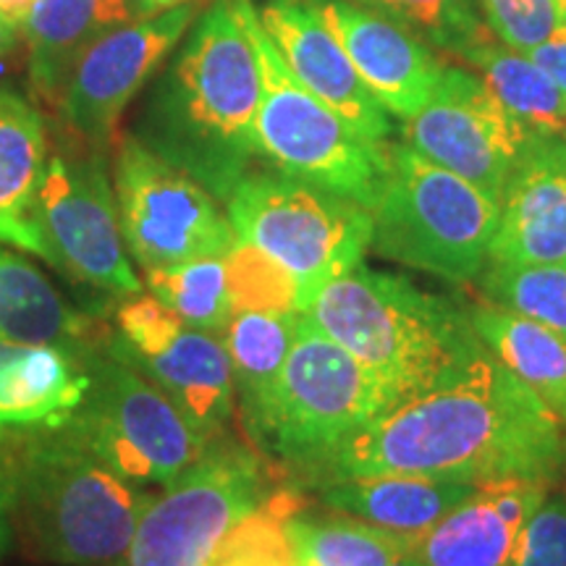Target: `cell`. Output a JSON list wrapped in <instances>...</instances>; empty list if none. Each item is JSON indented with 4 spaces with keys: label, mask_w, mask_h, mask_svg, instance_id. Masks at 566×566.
I'll list each match as a JSON object with an SVG mask.
<instances>
[{
    "label": "cell",
    "mask_w": 566,
    "mask_h": 566,
    "mask_svg": "<svg viewBox=\"0 0 566 566\" xmlns=\"http://www.w3.org/2000/svg\"><path fill=\"white\" fill-rule=\"evenodd\" d=\"M9 446L13 530L40 562L124 566L155 493H142L71 424L19 430Z\"/></svg>",
    "instance_id": "3"
},
{
    "label": "cell",
    "mask_w": 566,
    "mask_h": 566,
    "mask_svg": "<svg viewBox=\"0 0 566 566\" xmlns=\"http://www.w3.org/2000/svg\"><path fill=\"white\" fill-rule=\"evenodd\" d=\"M48 158V129L40 111L0 90V242L38 258H45L38 195Z\"/></svg>",
    "instance_id": "22"
},
{
    "label": "cell",
    "mask_w": 566,
    "mask_h": 566,
    "mask_svg": "<svg viewBox=\"0 0 566 566\" xmlns=\"http://www.w3.org/2000/svg\"><path fill=\"white\" fill-rule=\"evenodd\" d=\"M11 446V443H9ZM13 537V478L9 464V449L0 454V558L11 546Z\"/></svg>",
    "instance_id": "37"
},
{
    "label": "cell",
    "mask_w": 566,
    "mask_h": 566,
    "mask_svg": "<svg viewBox=\"0 0 566 566\" xmlns=\"http://www.w3.org/2000/svg\"><path fill=\"white\" fill-rule=\"evenodd\" d=\"M197 17L200 0L150 19L126 21L90 45L61 101V113L71 129L90 145H108L126 105L150 82Z\"/></svg>",
    "instance_id": "15"
},
{
    "label": "cell",
    "mask_w": 566,
    "mask_h": 566,
    "mask_svg": "<svg viewBox=\"0 0 566 566\" xmlns=\"http://www.w3.org/2000/svg\"><path fill=\"white\" fill-rule=\"evenodd\" d=\"M258 17L275 51L304 87L367 139H388L391 113L365 87L344 45L323 19L317 0H268Z\"/></svg>",
    "instance_id": "17"
},
{
    "label": "cell",
    "mask_w": 566,
    "mask_h": 566,
    "mask_svg": "<svg viewBox=\"0 0 566 566\" xmlns=\"http://www.w3.org/2000/svg\"><path fill=\"white\" fill-rule=\"evenodd\" d=\"M90 352L0 342V422L11 430L66 424L90 394Z\"/></svg>",
    "instance_id": "20"
},
{
    "label": "cell",
    "mask_w": 566,
    "mask_h": 566,
    "mask_svg": "<svg viewBox=\"0 0 566 566\" xmlns=\"http://www.w3.org/2000/svg\"><path fill=\"white\" fill-rule=\"evenodd\" d=\"M95 321L66 302L59 289L34 268L0 247V342L55 344L90 352L105 342Z\"/></svg>",
    "instance_id": "24"
},
{
    "label": "cell",
    "mask_w": 566,
    "mask_h": 566,
    "mask_svg": "<svg viewBox=\"0 0 566 566\" xmlns=\"http://www.w3.org/2000/svg\"><path fill=\"white\" fill-rule=\"evenodd\" d=\"M226 281L233 313L258 310V313H300V286L296 279L258 247L237 239L223 254Z\"/></svg>",
    "instance_id": "32"
},
{
    "label": "cell",
    "mask_w": 566,
    "mask_h": 566,
    "mask_svg": "<svg viewBox=\"0 0 566 566\" xmlns=\"http://www.w3.org/2000/svg\"><path fill=\"white\" fill-rule=\"evenodd\" d=\"M470 323L480 342L546 405L566 428V338L546 325L480 304L470 310Z\"/></svg>",
    "instance_id": "25"
},
{
    "label": "cell",
    "mask_w": 566,
    "mask_h": 566,
    "mask_svg": "<svg viewBox=\"0 0 566 566\" xmlns=\"http://www.w3.org/2000/svg\"><path fill=\"white\" fill-rule=\"evenodd\" d=\"M184 3H197V0H129L134 19L158 17V13L171 11L176 6H184Z\"/></svg>",
    "instance_id": "38"
},
{
    "label": "cell",
    "mask_w": 566,
    "mask_h": 566,
    "mask_svg": "<svg viewBox=\"0 0 566 566\" xmlns=\"http://www.w3.org/2000/svg\"><path fill=\"white\" fill-rule=\"evenodd\" d=\"M13 436H17V430H11L9 424L0 422V454H3V451L9 449V443L13 441Z\"/></svg>",
    "instance_id": "41"
},
{
    "label": "cell",
    "mask_w": 566,
    "mask_h": 566,
    "mask_svg": "<svg viewBox=\"0 0 566 566\" xmlns=\"http://www.w3.org/2000/svg\"><path fill=\"white\" fill-rule=\"evenodd\" d=\"M317 6L375 101L401 122L424 108L443 63L412 27L359 0H317Z\"/></svg>",
    "instance_id": "16"
},
{
    "label": "cell",
    "mask_w": 566,
    "mask_h": 566,
    "mask_svg": "<svg viewBox=\"0 0 566 566\" xmlns=\"http://www.w3.org/2000/svg\"><path fill=\"white\" fill-rule=\"evenodd\" d=\"M525 55L566 92V24L558 27L548 40H543L541 45Z\"/></svg>",
    "instance_id": "36"
},
{
    "label": "cell",
    "mask_w": 566,
    "mask_h": 566,
    "mask_svg": "<svg viewBox=\"0 0 566 566\" xmlns=\"http://www.w3.org/2000/svg\"><path fill=\"white\" fill-rule=\"evenodd\" d=\"M150 294L166 302L184 323L221 336L231 321L233 304L226 281L223 258L189 260L181 265L145 271Z\"/></svg>",
    "instance_id": "29"
},
{
    "label": "cell",
    "mask_w": 566,
    "mask_h": 566,
    "mask_svg": "<svg viewBox=\"0 0 566 566\" xmlns=\"http://www.w3.org/2000/svg\"><path fill=\"white\" fill-rule=\"evenodd\" d=\"M38 231L42 260L59 271L113 294L142 292L101 153H51L38 195Z\"/></svg>",
    "instance_id": "13"
},
{
    "label": "cell",
    "mask_w": 566,
    "mask_h": 566,
    "mask_svg": "<svg viewBox=\"0 0 566 566\" xmlns=\"http://www.w3.org/2000/svg\"><path fill=\"white\" fill-rule=\"evenodd\" d=\"M558 17H562V24H566V0H556Z\"/></svg>",
    "instance_id": "43"
},
{
    "label": "cell",
    "mask_w": 566,
    "mask_h": 566,
    "mask_svg": "<svg viewBox=\"0 0 566 566\" xmlns=\"http://www.w3.org/2000/svg\"><path fill=\"white\" fill-rule=\"evenodd\" d=\"M554 488L522 530L514 566H566V493Z\"/></svg>",
    "instance_id": "35"
},
{
    "label": "cell",
    "mask_w": 566,
    "mask_h": 566,
    "mask_svg": "<svg viewBox=\"0 0 566 566\" xmlns=\"http://www.w3.org/2000/svg\"><path fill=\"white\" fill-rule=\"evenodd\" d=\"M242 242L281 263L300 286V313L328 281L363 265L373 210L286 174H247L226 197Z\"/></svg>",
    "instance_id": "7"
},
{
    "label": "cell",
    "mask_w": 566,
    "mask_h": 566,
    "mask_svg": "<svg viewBox=\"0 0 566 566\" xmlns=\"http://www.w3.org/2000/svg\"><path fill=\"white\" fill-rule=\"evenodd\" d=\"M480 286L495 307L512 310L566 338V263L491 265Z\"/></svg>",
    "instance_id": "31"
},
{
    "label": "cell",
    "mask_w": 566,
    "mask_h": 566,
    "mask_svg": "<svg viewBox=\"0 0 566 566\" xmlns=\"http://www.w3.org/2000/svg\"><path fill=\"white\" fill-rule=\"evenodd\" d=\"M132 19L129 0H38L21 24L38 97L61 108L63 92L84 51Z\"/></svg>",
    "instance_id": "21"
},
{
    "label": "cell",
    "mask_w": 566,
    "mask_h": 566,
    "mask_svg": "<svg viewBox=\"0 0 566 566\" xmlns=\"http://www.w3.org/2000/svg\"><path fill=\"white\" fill-rule=\"evenodd\" d=\"M252 34L263 71L258 111V153L275 171L315 184L373 210L388 171V145L373 142L315 97L292 74L252 13Z\"/></svg>",
    "instance_id": "8"
},
{
    "label": "cell",
    "mask_w": 566,
    "mask_h": 566,
    "mask_svg": "<svg viewBox=\"0 0 566 566\" xmlns=\"http://www.w3.org/2000/svg\"><path fill=\"white\" fill-rule=\"evenodd\" d=\"M250 0H216L153 84L134 137L226 202L258 158L263 71Z\"/></svg>",
    "instance_id": "2"
},
{
    "label": "cell",
    "mask_w": 566,
    "mask_h": 566,
    "mask_svg": "<svg viewBox=\"0 0 566 566\" xmlns=\"http://www.w3.org/2000/svg\"><path fill=\"white\" fill-rule=\"evenodd\" d=\"M302 506L294 491L268 493L252 512L233 522L210 566H302L289 535V520Z\"/></svg>",
    "instance_id": "30"
},
{
    "label": "cell",
    "mask_w": 566,
    "mask_h": 566,
    "mask_svg": "<svg viewBox=\"0 0 566 566\" xmlns=\"http://www.w3.org/2000/svg\"><path fill=\"white\" fill-rule=\"evenodd\" d=\"M391 405L370 370L300 315L279 384L250 430L286 464L323 475L344 441Z\"/></svg>",
    "instance_id": "6"
},
{
    "label": "cell",
    "mask_w": 566,
    "mask_h": 566,
    "mask_svg": "<svg viewBox=\"0 0 566 566\" xmlns=\"http://www.w3.org/2000/svg\"><path fill=\"white\" fill-rule=\"evenodd\" d=\"M302 313L237 310L226 323L221 342L231 357L237 394L242 396L247 424L263 412L279 384Z\"/></svg>",
    "instance_id": "28"
},
{
    "label": "cell",
    "mask_w": 566,
    "mask_h": 566,
    "mask_svg": "<svg viewBox=\"0 0 566 566\" xmlns=\"http://www.w3.org/2000/svg\"><path fill=\"white\" fill-rule=\"evenodd\" d=\"M113 192L126 250L145 271L223 258L239 239L218 197L134 134L118 145Z\"/></svg>",
    "instance_id": "10"
},
{
    "label": "cell",
    "mask_w": 566,
    "mask_h": 566,
    "mask_svg": "<svg viewBox=\"0 0 566 566\" xmlns=\"http://www.w3.org/2000/svg\"><path fill=\"white\" fill-rule=\"evenodd\" d=\"M19 30L13 24H9V21L0 19V59L3 55H9L13 48H17V38H19Z\"/></svg>",
    "instance_id": "40"
},
{
    "label": "cell",
    "mask_w": 566,
    "mask_h": 566,
    "mask_svg": "<svg viewBox=\"0 0 566 566\" xmlns=\"http://www.w3.org/2000/svg\"><path fill=\"white\" fill-rule=\"evenodd\" d=\"M564 142H566V134H564Z\"/></svg>",
    "instance_id": "44"
},
{
    "label": "cell",
    "mask_w": 566,
    "mask_h": 566,
    "mask_svg": "<svg viewBox=\"0 0 566 566\" xmlns=\"http://www.w3.org/2000/svg\"><path fill=\"white\" fill-rule=\"evenodd\" d=\"M501 202L428 160L407 142L388 145V171L373 208L370 250L451 283L475 281L488 263Z\"/></svg>",
    "instance_id": "5"
},
{
    "label": "cell",
    "mask_w": 566,
    "mask_h": 566,
    "mask_svg": "<svg viewBox=\"0 0 566 566\" xmlns=\"http://www.w3.org/2000/svg\"><path fill=\"white\" fill-rule=\"evenodd\" d=\"M475 3L488 30L516 53H530L562 27L556 0H475Z\"/></svg>",
    "instance_id": "34"
},
{
    "label": "cell",
    "mask_w": 566,
    "mask_h": 566,
    "mask_svg": "<svg viewBox=\"0 0 566 566\" xmlns=\"http://www.w3.org/2000/svg\"><path fill=\"white\" fill-rule=\"evenodd\" d=\"M378 6L420 34L428 45L441 48L451 59H459L467 48L488 34L475 0H367Z\"/></svg>",
    "instance_id": "33"
},
{
    "label": "cell",
    "mask_w": 566,
    "mask_h": 566,
    "mask_svg": "<svg viewBox=\"0 0 566 566\" xmlns=\"http://www.w3.org/2000/svg\"><path fill=\"white\" fill-rule=\"evenodd\" d=\"M394 566H428V564H422L420 558H417L415 554H409V556H405L401 558V562H396Z\"/></svg>",
    "instance_id": "42"
},
{
    "label": "cell",
    "mask_w": 566,
    "mask_h": 566,
    "mask_svg": "<svg viewBox=\"0 0 566 566\" xmlns=\"http://www.w3.org/2000/svg\"><path fill=\"white\" fill-rule=\"evenodd\" d=\"M34 3L38 0H0V19L9 21V24H13L21 32V24L32 13Z\"/></svg>",
    "instance_id": "39"
},
{
    "label": "cell",
    "mask_w": 566,
    "mask_h": 566,
    "mask_svg": "<svg viewBox=\"0 0 566 566\" xmlns=\"http://www.w3.org/2000/svg\"><path fill=\"white\" fill-rule=\"evenodd\" d=\"M478 485L422 475H367L325 483L323 506L420 541Z\"/></svg>",
    "instance_id": "23"
},
{
    "label": "cell",
    "mask_w": 566,
    "mask_h": 566,
    "mask_svg": "<svg viewBox=\"0 0 566 566\" xmlns=\"http://www.w3.org/2000/svg\"><path fill=\"white\" fill-rule=\"evenodd\" d=\"M302 315L370 370L394 405L441 384L485 349L470 310L367 265L325 283Z\"/></svg>",
    "instance_id": "4"
},
{
    "label": "cell",
    "mask_w": 566,
    "mask_h": 566,
    "mask_svg": "<svg viewBox=\"0 0 566 566\" xmlns=\"http://www.w3.org/2000/svg\"><path fill=\"white\" fill-rule=\"evenodd\" d=\"M367 475L556 485L566 475V428L485 346L441 384L375 415L323 470L325 483Z\"/></svg>",
    "instance_id": "1"
},
{
    "label": "cell",
    "mask_w": 566,
    "mask_h": 566,
    "mask_svg": "<svg viewBox=\"0 0 566 566\" xmlns=\"http://www.w3.org/2000/svg\"><path fill=\"white\" fill-rule=\"evenodd\" d=\"M92 386L69 424L137 485L174 483L212 443L174 399L111 346V334L87 354Z\"/></svg>",
    "instance_id": "9"
},
{
    "label": "cell",
    "mask_w": 566,
    "mask_h": 566,
    "mask_svg": "<svg viewBox=\"0 0 566 566\" xmlns=\"http://www.w3.org/2000/svg\"><path fill=\"white\" fill-rule=\"evenodd\" d=\"M111 346L160 386L210 441L233 415L237 380L221 336L197 331L155 294H126Z\"/></svg>",
    "instance_id": "12"
},
{
    "label": "cell",
    "mask_w": 566,
    "mask_h": 566,
    "mask_svg": "<svg viewBox=\"0 0 566 566\" xmlns=\"http://www.w3.org/2000/svg\"><path fill=\"white\" fill-rule=\"evenodd\" d=\"M265 495L258 459L216 438L181 478L153 495L124 566H210L221 537Z\"/></svg>",
    "instance_id": "11"
},
{
    "label": "cell",
    "mask_w": 566,
    "mask_h": 566,
    "mask_svg": "<svg viewBox=\"0 0 566 566\" xmlns=\"http://www.w3.org/2000/svg\"><path fill=\"white\" fill-rule=\"evenodd\" d=\"M551 488L541 480L478 485L417 541L415 556L428 566H514L522 530Z\"/></svg>",
    "instance_id": "19"
},
{
    "label": "cell",
    "mask_w": 566,
    "mask_h": 566,
    "mask_svg": "<svg viewBox=\"0 0 566 566\" xmlns=\"http://www.w3.org/2000/svg\"><path fill=\"white\" fill-rule=\"evenodd\" d=\"M533 139L475 71L462 66H443L430 101L405 122L412 150L499 202Z\"/></svg>",
    "instance_id": "14"
},
{
    "label": "cell",
    "mask_w": 566,
    "mask_h": 566,
    "mask_svg": "<svg viewBox=\"0 0 566 566\" xmlns=\"http://www.w3.org/2000/svg\"><path fill=\"white\" fill-rule=\"evenodd\" d=\"M457 61H464L535 137H562L566 134V92L537 69L525 53H516L495 34L470 45Z\"/></svg>",
    "instance_id": "26"
},
{
    "label": "cell",
    "mask_w": 566,
    "mask_h": 566,
    "mask_svg": "<svg viewBox=\"0 0 566 566\" xmlns=\"http://www.w3.org/2000/svg\"><path fill=\"white\" fill-rule=\"evenodd\" d=\"M491 265L566 263V142L535 137L501 197Z\"/></svg>",
    "instance_id": "18"
},
{
    "label": "cell",
    "mask_w": 566,
    "mask_h": 566,
    "mask_svg": "<svg viewBox=\"0 0 566 566\" xmlns=\"http://www.w3.org/2000/svg\"><path fill=\"white\" fill-rule=\"evenodd\" d=\"M289 535L302 566H394L415 554L417 546L415 537L334 509L325 514L296 509L289 520Z\"/></svg>",
    "instance_id": "27"
}]
</instances>
